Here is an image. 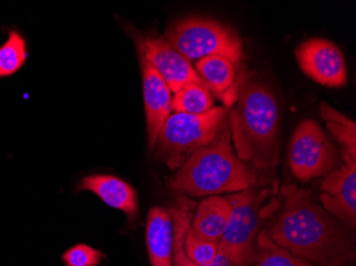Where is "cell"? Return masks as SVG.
Wrapping results in <instances>:
<instances>
[{"instance_id":"1","label":"cell","mask_w":356,"mask_h":266,"mask_svg":"<svg viewBox=\"0 0 356 266\" xmlns=\"http://www.w3.org/2000/svg\"><path fill=\"white\" fill-rule=\"evenodd\" d=\"M283 208L268 235L300 259L319 266H345L354 259L351 242L333 215L314 201L309 190L285 185Z\"/></svg>"},{"instance_id":"2","label":"cell","mask_w":356,"mask_h":266,"mask_svg":"<svg viewBox=\"0 0 356 266\" xmlns=\"http://www.w3.org/2000/svg\"><path fill=\"white\" fill-rule=\"evenodd\" d=\"M229 131L236 155L256 169L279 164L281 114L269 83L241 66L237 106L229 113Z\"/></svg>"},{"instance_id":"3","label":"cell","mask_w":356,"mask_h":266,"mask_svg":"<svg viewBox=\"0 0 356 266\" xmlns=\"http://www.w3.org/2000/svg\"><path fill=\"white\" fill-rule=\"evenodd\" d=\"M231 142L227 128L213 143L186 160L170 180L172 191L203 197L238 193L255 185V175L237 157Z\"/></svg>"},{"instance_id":"4","label":"cell","mask_w":356,"mask_h":266,"mask_svg":"<svg viewBox=\"0 0 356 266\" xmlns=\"http://www.w3.org/2000/svg\"><path fill=\"white\" fill-rule=\"evenodd\" d=\"M227 116L224 107H213L197 115L171 114L158 135L156 157L171 171L179 169L194 153L213 143L229 128Z\"/></svg>"},{"instance_id":"5","label":"cell","mask_w":356,"mask_h":266,"mask_svg":"<svg viewBox=\"0 0 356 266\" xmlns=\"http://www.w3.org/2000/svg\"><path fill=\"white\" fill-rule=\"evenodd\" d=\"M268 190L249 188L227 196L232 206L229 225L220 244L229 253L235 266H251L257 249V237L268 216L279 208L275 199L266 205Z\"/></svg>"},{"instance_id":"6","label":"cell","mask_w":356,"mask_h":266,"mask_svg":"<svg viewBox=\"0 0 356 266\" xmlns=\"http://www.w3.org/2000/svg\"><path fill=\"white\" fill-rule=\"evenodd\" d=\"M165 39L189 61L209 56H223L236 65L241 66L245 57L241 39L231 28L213 19H181L167 30Z\"/></svg>"},{"instance_id":"7","label":"cell","mask_w":356,"mask_h":266,"mask_svg":"<svg viewBox=\"0 0 356 266\" xmlns=\"http://www.w3.org/2000/svg\"><path fill=\"white\" fill-rule=\"evenodd\" d=\"M290 169L301 181L327 176L337 165L338 156L329 138L313 119L296 128L288 151Z\"/></svg>"},{"instance_id":"8","label":"cell","mask_w":356,"mask_h":266,"mask_svg":"<svg viewBox=\"0 0 356 266\" xmlns=\"http://www.w3.org/2000/svg\"><path fill=\"white\" fill-rule=\"evenodd\" d=\"M296 58L303 73L319 85L327 88L347 85L345 56L333 42L320 38L306 40L296 49Z\"/></svg>"},{"instance_id":"9","label":"cell","mask_w":356,"mask_h":266,"mask_svg":"<svg viewBox=\"0 0 356 266\" xmlns=\"http://www.w3.org/2000/svg\"><path fill=\"white\" fill-rule=\"evenodd\" d=\"M343 160L322 181L320 201L332 215L355 227L356 159L343 155Z\"/></svg>"},{"instance_id":"10","label":"cell","mask_w":356,"mask_h":266,"mask_svg":"<svg viewBox=\"0 0 356 266\" xmlns=\"http://www.w3.org/2000/svg\"><path fill=\"white\" fill-rule=\"evenodd\" d=\"M138 49L174 93L190 82H203L189 60L175 51L165 38L142 39L138 43Z\"/></svg>"},{"instance_id":"11","label":"cell","mask_w":356,"mask_h":266,"mask_svg":"<svg viewBox=\"0 0 356 266\" xmlns=\"http://www.w3.org/2000/svg\"><path fill=\"white\" fill-rule=\"evenodd\" d=\"M143 80L144 107L149 148L155 149L160 130L172 112V91L167 82L139 51Z\"/></svg>"},{"instance_id":"12","label":"cell","mask_w":356,"mask_h":266,"mask_svg":"<svg viewBox=\"0 0 356 266\" xmlns=\"http://www.w3.org/2000/svg\"><path fill=\"white\" fill-rule=\"evenodd\" d=\"M241 66L223 56H209L197 60L194 69L210 94L229 109L239 97Z\"/></svg>"},{"instance_id":"13","label":"cell","mask_w":356,"mask_h":266,"mask_svg":"<svg viewBox=\"0 0 356 266\" xmlns=\"http://www.w3.org/2000/svg\"><path fill=\"white\" fill-rule=\"evenodd\" d=\"M77 191H90L115 209L121 210L128 219L138 215V193L127 182L120 178L104 174L87 176L79 182Z\"/></svg>"},{"instance_id":"14","label":"cell","mask_w":356,"mask_h":266,"mask_svg":"<svg viewBox=\"0 0 356 266\" xmlns=\"http://www.w3.org/2000/svg\"><path fill=\"white\" fill-rule=\"evenodd\" d=\"M232 206L229 199L210 196L197 205L192 216L190 231L205 242H220L229 223Z\"/></svg>"},{"instance_id":"15","label":"cell","mask_w":356,"mask_h":266,"mask_svg":"<svg viewBox=\"0 0 356 266\" xmlns=\"http://www.w3.org/2000/svg\"><path fill=\"white\" fill-rule=\"evenodd\" d=\"M195 209L197 203L185 195L179 196L170 208L174 228L173 266H235L229 253L220 243L217 257L209 265H199L188 259L184 249V241Z\"/></svg>"},{"instance_id":"16","label":"cell","mask_w":356,"mask_h":266,"mask_svg":"<svg viewBox=\"0 0 356 266\" xmlns=\"http://www.w3.org/2000/svg\"><path fill=\"white\" fill-rule=\"evenodd\" d=\"M147 245L152 266H173L174 228L168 210L160 207L149 210Z\"/></svg>"},{"instance_id":"17","label":"cell","mask_w":356,"mask_h":266,"mask_svg":"<svg viewBox=\"0 0 356 266\" xmlns=\"http://www.w3.org/2000/svg\"><path fill=\"white\" fill-rule=\"evenodd\" d=\"M320 116L332 135L343 146V155L356 159V124L327 103L320 106Z\"/></svg>"},{"instance_id":"18","label":"cell","mask_w":356,"mask_h":266,"mask_svg":"<svg viewBox=\"0 0 356 266\" xmlns=\"http://www.w3.org/2000/svg\"><path fill=\"white\" fill-rule=\"evenodd\" d=\"M213 95L203 82H190L174 93L172 109L175 113L203 114L213 109Z\"/></svg>"},{"instance_id":"19","label":"cell","mask_w":356,"mask_h":266,"mask_svg":"<svg viewBox=\"0 0 356 266\" xmlns=\"http://www.w3.org/2000/svg\"><path fill=\"white\" fill-rule=\"evenodd\" d=\"M251 266H316L306 260L300 259L285 248L272 241L267 229L257 237V249Z\"/></svg>"},{"instance_id":"20","label":"cell","mask_w":356,"mask_h":266,"mask_svg":"<svg viewBox=\"0 0 356 266\" xmlns=\"http://www.w3.org/2000/svg\"><path fill=\"white\" fill-rule=\"evenodd\" d=\"M27 59L26 42L17 31H11L9 39L0 47V77H7L21 69Z\"/></svg>"},{"instance_id":"21","label":"cell","mask_w":356,"mask_h":266,"mask_svg":"<svg viewBox=\"0 0 356 266\" xmlns=\"http://www.w3.org/2000/svg\"><path fill=\"white\" fill-rule=\"evenodd\" d=\"M220 242H205L197 239L188 230L184 241V249L190 261L199 265H209L216 260Z\"/></svg>"},{"instance_id":"22","label":"cell","mask_w":356,"mask_h":266,"mask_svg":"<svg viewBox=\"0 0 356 266\" xmlns=\"http://www.w3.org/2000/svg\"><path fill=\"white\" fill-rule=\"evenodd\" d=\"M103 258L101 251L86 244L73 246L62 256L67 266H97L103 261Z\"/></svg>"}]
</instances>
